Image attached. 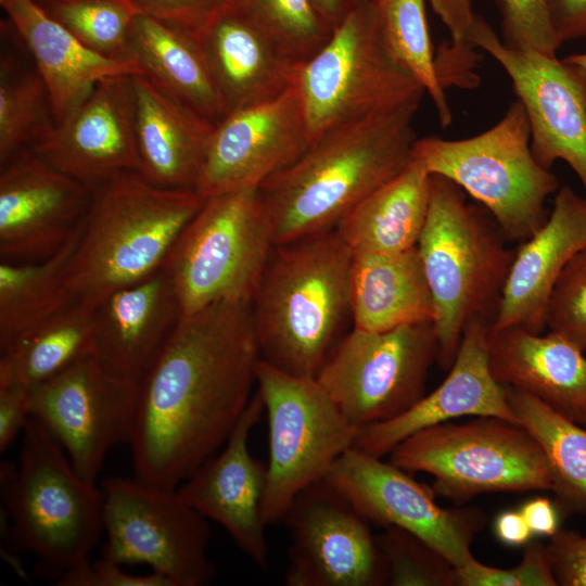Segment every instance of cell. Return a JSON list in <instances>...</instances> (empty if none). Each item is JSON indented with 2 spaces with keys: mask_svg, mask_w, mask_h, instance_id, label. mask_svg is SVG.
I'll return each instance as SVG.
<instances>
[{
  "mask_svg": "<svg viewBox=\"0 0 586 586\" xmlns=\"http://www.w3.org/2000/svg\"><path fill=\"white\" fill-rule=\"evenodd\" d=\"M258 360L251 304L181 316L139 381L135 476L176 489L218 453L251 402Z\"/></svg>",
  "mask_w": 586,
  "mask_h": 586,
  "instance_id": "cell-1",
  "label": "cell"
},
{
  "mask_svg": "<svg viewBox=\"0 0 586 586\" xmlns=\"http://www.w3.org/2000/svg\"><path fill=\"white\" fill-rule=\"evenodd\" d=\"M423 95L336 126L311 141L258 191L273 243L334 229L360 201L396 177L418 139L413 118Z\"/></svg>",
  "mask_w": 586,
  "mask_h": 586,
  "instance_id": "cell-2",
  "label": "cell"
},
{
  "mask_svg": "<svg viewBox=\"0 0 586 586\" xmlns=\"http://www.w3.org/2000/svg\"><path fill=\"white\" fill-rule=\"evenodd\" d=\"M353 260L335 228L273 245L251 304L262 360L317 378L353 327Z\"/></svg>",
  "mask_w": 586,
  "mask_h": 586,
  "instance_id": "cell-3",
  "label": "cell"
},
{
  "mask_svg": "<svg viewBox=\"0 0 586 586\" xmlns=\"http://www.w3.org/2000/svg\"><path fill=\"white\" fill-rule=\"evenodd\" d=\"M203 202L193 189L162 188L138 171L115 175L93 187L68 265L75 300L94 306L162 269Z\"/></svg>",
  "mask_w": 586,
  "mask_h": 586,
  "instance_id": "cell-4",
  "label": "cell"
},
{
  "mask_svg": "<svg viewBox=\"0 0 586 586\" xmlns=\"http://www.w3.org/2000/svg\"><path fill=\"white\" fill-rule=\"evenodd\" d=\"M489 212L451 180L431 175L430 206L417 247L434 301L437 364L451 367L467 324H491L515 255Z\"/></svg>",
  "mask_w": 586,
  "mask_h": 586,
  "instance_id": "cell-5",
  "label": "cell"
},
{
  "mask_svg": "<svg viewBox=\"0 0 586 586\" xmlns=\"http://www.w3.org/2000/svg\"><path fill=\"white\" fill-rule=\"evenodd\" d=\"M17 467L4 468L1 497L16 543L58 573L89 559L103 531L104 495L84 480L48 429L29 416Z\"/></svg>",
  "mask_w": 586,
  "mask_h": 586,
  "instance_id": "cell-6",
  "label": "cell"
},
{
  "mask_svg": "<svg viewBox=\"0 0 586 586\" xmlns=\"http://www.w3.org/2000/svg\"><path fill=\"white\" fill-rule=\"evenodd\" d=\"M411 157L485 207L509 242L522 243L546 221V200L559 180L535 158L531 129L517 100L487 130L466 139H417Z\"/></svg>",
  "mask_w": 586,
  "mask_h": 586,
  "instance_id": "cell-7",
  "label": "cell"
},
{
  "mask_svg": "<svg viewBox=\"0 0 586 586\" xmlns=\"http://www.w3.org/2000/svg\"><path fill=\"white\" fill-rule=\"evenodd\" d=\"M273 245L258 187L205 198L162 267L182 316L218 303L252 304Z\"/></svg>",
  "mask_w": 586,
  "mask_h": 586,
  "instance_id": "cell-8",
  "label": "cell"
},
{
  "mask_svg": "<svg viewBox=\"0 0 586 586\" xmlns=\"http://www.w3.org/2000/svg\"><path fill=\"white\" fill-rule=\"evenodd\" d=\"M390 461L433 476V491L456 504L495 492L551 491L547 458L531 433L492 416L422 429L397 444Z\"/></svg>",
  "mask_w": 586,
  "mask_h": 586,
  "instance_id": "cell-9",
  "label": "cell"
},
{
  "mask_svg": "<svg viewBox=\"0 0 586 586\" xmlns=\"http://www.w3.org/2000/svg\"><path fill=\"white\" fill-rule=\"evenodd\" d=\"M295 85L311 141L336 126L425 93L392 55L374 0L354 5L323 47L301 65Z\"/></svg>",
  "mask_w": 586,
  "mask_h": 586,
  "instance_id": "cell-10",
  "label": "cell"
},
{
  "mask_svg": "<svg viewBox=\"0 0 586 586\" xmlns=\"http://www.w3.org/2000/svg\"><path fill=\"white\" fill-rule=\"evenodd\" d=\"M255 377L269 426L263 517L270 525L282 520L301 491L326 479L354 447L358 430L317 379L290 374L260 358Z\"/></svg>",
  "mask_w": 586,
  "mask_h": 586,
  "instance_id": "cell-11",
  "label": "cell"
},
{
  "mask_svg": "<svg viewBox=\"0 0 586 586\" xmlns=\"http://www.w3.org/2000/svg\"><path fill=\"white\" fill-rule=\"evenodd\" d=\"M103 557L124 564H143L173 586H206L217 571L208 556L207 519L176 489L138 477H106Z\"/></svg>",
  "mask_w": 586,
  "mask_h": 586,
  "instance_id": "cell-12",
  "label": "cell"
},
{
  "mask_svg": "<svg viewBox=\"0 0 586 586\" xmlns=\"http://www.w3.org/2000/svg\"><path fill=\"white\" fill-rule=\"evenodd\" d=\"M437 353L433 323L386 331L352 328L316 379L359 431L390 421L417 404L424 396Z\"/></svg>",
  "mask_w": 586,
  "mask_h": 586,
  "instance_id": "cell-13",
  "label": "cell"
},
{
  "mask_svg": "<svg viewBox=\"0 0 586 586\" xmlns=\"http://www.w3.org/2000/svg\"><path fill=\"white\" fill-rule=\"evenodd\" d=\"M139 393L138 381L88 354L30 391L29 416L61 444L78 475L95 482L111 448L132 438Z\"/></svg>",
  "mask_w": 586,
  "mask_h": 586,
  "instance_id": "cell-14",
  "label": "cell"
},
{
  "mask_svg": "<svg viewBox=\"0 0 586 586\" xmlns=\"http://www.w3.org/2000/svg\"><path fill=\"white\" fill-rule=\"evenodd\" d=\"M470 41L509 76L528 120L537 162L551 169L557 161H564L586 195V72L535 49L507 47L480 15Z\"/></svg>",
  "mask_w": 586,
  "mask_h": 586,
  "instance_id": "cell-15",
  "label": "cell"
},
{
  "mask_svg": "<svg viewBox=\"0 0 586 586\" xmlns=\"http://www.w3.org/2000/svg\"><path fill=\"white\" fill-rule=\"evenodd\" d=\"M324 480L368 522L418 536L455 568L473 556L471 544L486 523L479 508H442L432 487L355 447L334 462Z\"/></svg>",
  "mask_w": 586,
  "mask_h": 586,
  "instance_id": "cell-16",
  "label": "cell"
},
{
  "mask_svg": "<svg viewBox=\"0 0 586 586\" xmlns=\"http://www.w3.org/2000/svg\"><path fill=\"white\" fill-rule=\"evenodd\" d=\"M281 521L291 538L286 585H387L369 522L328 481L301 491Z\"/></svg>",
  "mask_w": 586,
  "mask_h": 586,
  "instance_id": "cell-17",
  "label": "cell"
},
{
  "mask_svg": "<svg viewBox=\"0 0 586 586\" xmlns=\"http://www.w3.org/2000/svg\"><path fill=\"white\" fill-rule=\"evenodd\" d=\"M311 138L295 82L279 95L228 113L216 126L195 186L203 198L259 187L293 164Z\"/></svg>",
  "mask_w": 586,
  "mask_h": 586,
  "instance_id": "cell-18",
  "label": "cell"
},
{
  "mask_svg": "<svg viewBox=\"0 0 586 586\" xmlns=\"http://www.w3.org/2000/svg\"><path fill=\"white\" fill-rule=\"evenodd\" d=\"M93 188L30 149L1 163L0 260L29 263L54 255L82 222Z\"/></svg>",
  "mask_w": 586,
  "mask_h": 586,
  "instance_id": "cell-19",
  "label": "cell"
},
{
  "mask_svg": "<svg viewBox=\"0 0 586 586\" xmlns=\"http://www.w3.org/2000/svg\"><path fill=\"white\" fill-rule=\"evenodd\" d=\"M265 411L257 391L222 449L204 461L177 492L207 520L221 525L262 570L269 569L263 517L267 464L250 453L249 438Z\"/></svg>",
  "mask_w": 586,
  "mask_h": 586,
  "instance_id": "cell-20",
  "label": "cell"
},
{
  "mask_svg": "<svg viewBox=\"0 0 586 586\" xmlns=\"http://www.w3.org/2000/svg\"><path fill=\"white\" fill-rule=\"evenodd\" d=\"M30 150L92 188L115 175L139 171L131 76L99 82Z\"/></svg>",
  "mask_w": 586,
  "mask_h": 586,
  "instance_id": "cell-21",
  "label": "cell"
},
{
  "mask_svg": "<svg viewBox=\"0 0 586 586\" xmlns=\"http://www.w3.org/2000/svg\"><path fill=\"white\" fill-rule=\"evenodd\" d=\"M489 324L479 318L471 320L445 380L403 415L360 429L354 447L383 458L409 435L460 417L492 416L520 424L505 386L496 381L489 367Z\"/></svg>",
  "mask_w": 586,
  "mask_h": 586,
  "instance_id": "cell-22",
  "label": "cell"
},
{
  "mask_svg": "<svg viewBox=\"0 0 586 586\" xmlns=\"http://www.w3.org/2000/svg\"><path fill=\"white\" fill-rule=\"evenodd\" d=\"M585 250L586 195L563 186L556 192L546 221L515 250L489 327H521L543 333L546 307L555 283L568 263Z\"/></svg>",
  "mask_w": 586,
  "mask_h": 586,
  "instance_id": "cell-23",
  "label": "cell"
},
{
  "mask_svg": "<svg viewBox=\"0 0 586 586\" xmlns=\"http://www.w3.org/2000/svg\"><path fill=\"white\" fill-rule=\"evenodd\" d=\"M182 313L163 269L93 306L91 355L109 372L140 381Z\"/></svg>",
  "mask_w": 586,
  "mask_h": 586,
  "instance_id": "cell-24",
  "label": "cell"
},
{
  "mask_svg": "<svg viewBox=\"0 0 586 586\" xmlns=\"http://www.w3.org/2000/svg\"><path fill=\"white\" fill-rule=\"evenodd\" d=\"M196 36L227 114L295 82L301 65L232 3L219 7Z\"/></svg>",
  "mask_w": 586,
  "mask_h": 586,
  "instance_id": "cell-25",
  "label": "cell"
},
{
  "mask_svg": "<svg viewBox=\"0 0 586 586\" xmlns=\"http://www.w3.org/2000/svg\"><path fill=\"white\" fill-rule=\"evenodd\" d=\"M487 340L498 383L533 395L586 428V357L581 348L557 332L521 327H488Z\"/></svg>",
  "mask_w": 586,
  "mask_h": 586,
  "instance_id": "cell-26",
  "label": "cell"
},
{
  "mask_svg": "<svg viewBox=\"0 0 586 586\" xmlns=\"http://www.w3.org/2000/svg\"><path fill=\"white\" fill-rule=\"evenodd\" d=\"M0 3L33 55L47 88L55 124L102 80L143 74L132 59L106 56L85 46L35 0H2Z\"/></svg>",
  "mask_w": 586,
  "mask_h": 586,
  "instance_id": "cell-27",
  "label": "cell"
},
{
  "mask_svg": "<svg viewBox=\"0 0 586 586\" xmlns=\"http://www.w3.org/2000/svg\"><path fill=\"white\" fill-rule=\"evenodd\" d=\"M131 86L138 173L162 188L194 190L216 125L143 74Z\"/></svg>",
  "mask_w": 586,
  "mask_h": 586,
  "instance_id": "cell-28",
  "label": "cell"
},
{
  "mask_svg": "<svg viewBox=\"0 0 586 586\" xmlns=\"http://www.w3.org/2000/svg\"><path fill=\"white\" fill-rule=\"evenodd\" d=\"M351 304L355 329L386 331L433 323L434 301L418 247L354 254Z\"/></svg>",
  "mask_w": 586,
  "mask_h": 586,
  "instance_id": "cell-29",
  "label": "cell"
},
{
  "mask_svg": "<svg viewBox=\"0 0 586 586\" xmlns=\"http://www.w3.org/2000/svg\"><path fill=\"white\" fill-rule=\"evenodd\" d=\"M127 56L164 92L215 125L227 115L196 33L138 14L130 29Z\"/></svg>",
  "mask_w": 586,
  "mask_h": 586,
  "instance_id": "cell-30",
  "label": "cell"
},
{
  "mask_svg": "<svg viewBox=\"0 0 586 586\" xmlns=\"http://www.w3.org/2000/svg\"><path fill=\"white\" fill-rule=\"evenodd\" d=\"M430 193L431 175L411 157L396 177L354 206L335 230L353 254L409 250L424 228Z\"/></svg>",
  "mask_w": 586,
  "mask_h": 586,
  "instance_id": "cell-31",
  "label": "cell"
},
{
  "mask_svg": "<svg viewBox=\"0 0 586 586\" xmlns=\"http://www.w3.org/2000/svg\"><path fill=\"white\" fill-rule=\"evenodd\" d=\"M81 225L54 255L46 259L29 263L0 260V352L75 300L67 276Z\"/></svg>",
  "mask_w": 586,
  "mask_h": 586,
  "instance_id": "cell-32",
  "label": "cell"
},
{
  "mask_svg": "<svg viewBox=\"0 0 586 586\" xmlns=\"http://www.w3.org/2000/svg\"><path fill=\"white\" fill-rule=\"evenodd\" d=\"M93 306L74 300L1 352L0 385L33 390L91 354Z\"/></svg>",
  "mask_w": 586,
  "mask_h": 586,
  "instance_id": "cell-33",
  "label": "cell"
},
{
  "mask_svg": "<svg viewBox=\"0 0 586 586\" xmlns=\"http://www.w3.org/2000/svg\"><path fill=\"white\" fill-rule=\"evenodd\" d=\"M520 424L542 447L551 472L560 513L586 512V428L564 418L521 390L505 386Z\"/></svg>",
  "mask_w": 586,
  "mask_h": 586,
  "instance_id": "cell-34",
  "label": "cell"
},
{
  "mask_svg": "<svg viewBox=\"0 0 586 586\" xmlns=\"http://www.w3.org/2000/svg\"><path fill=\"white\" fill-rule=\"evenodd\" d=\"M377 2L382 33L392 55L430 95L442 127H448L453 113L438 76L424 0Z\"/></svg>",
  "mask_w": 586,
  "mask_h": 586,
  "instance_id": "cell-35",
  "label": "cell"
},
{
  "mask_svg": "<svg viewBox=\"0 0 586 586\" xmlns=\"http://www.w3.org/2000/svg\"><path fill=\"white\" fill-rule=\"evenodd\" d=\"M55 125L47 88L37 73L13 74L2 59L0 79V162L33 148Z\"/></svg>",
  "mask_w": 586,
  "mask_h": 586,
  "instance_id": "cell-36",
  "label": "cell"
},
{
  "mask_svg": "<svg viewBox=\"0 0 586 586\" xmlns=\"http://www.w3.org/2000/svg\"><path fill=\"white\" fill-rule=\"evenodd\" d=\"M294 62L302 65L328 41L332 28L313 0H231Z\"/></svg>",
  "mask_w": 586,
  "mask_h": 586,
  "instance_id": "cell-37",
  "label": "cell"
},
{
  "mask_svg": "<svg viewBox=\"0 0 586 586\" xmlns=\"http://www.w3.org/2000/svg\"><path fill=\"white\" fill-rule=\"evenodd\" d=\"M39 5L93 51L128 58L129 34L138 15L129 0H52Z\"/></svg>",
  "mask_w": 586,
  "mask_h": 586,
  "instance_id": "cell-38",
  "label": "cell"
},
{
  "mask_svg": "<svg viewBox=\"0 0 586 586\" xmlns=\"http://www.w3.org/2000/svg\"><path fill=\"white\" fill-rule=\"evenodd\" d=\"M391 586H456V568L418 536L384 526L375 536Z\"/></svg>",
  "mask_w": 586,
  "mask_h": 586,
  "instance_id": "cell-39",
  "label": "cell"
},
{
  "mask_svg": "<svg viewBox=\"0 0 586 586\" xmlns=\"http://www.w3.org/2000/svg\"><path fill=\"white\" fill-rule=\"evenodd\" d=\"M545 324L586 352V250L568 263L555 283Z\"/></svg>",
  "mask_w": 586,
  "mask_h": 586,
  "instance_id": "cell-40",
  "label": "cell"
},
{
  "mask_svg": "<svg viewBox=\"0 0 586 586\" xmlns=\"http://www.w3.org/2000/svg\"><path fill=\"white\" fill-rule=\"evenodd\" d=\"M456 586H558L548 552L539 540H530L518 565L498 569L471 556L456 568Z\"/></svg>",
  "mask_w": 586,
  "mask_h": 586,
  "instance_id": "cell-41",
  "label": "cell"
},
{
  "mask_svg": "<svg viewBox=\"0 0 586 586\" xmlns=\"http://www.w3.org/2000/svg\"><path fill=\"white\" fill-rule=\"evenodd\" d=\"M501 41L510 48H531L556 55L560 47L550 18L549 0H495Z\"/></svg>",
  "mask_w": 586,
  "mask_h": 586,
  "instance_id": "cell-42",
  "label": "cell"
},
{
  "mask_svg": "<svg viewBox=\"0 0 586 586\" xmlns=\"http://www.w3.org/2000/svg\"><path fill=\"white\" fill-rule=\"evenodd\" d=\"M429 1L451 37L449 47L440 49V60L456 74L472 72L476 64V54L470 35L477 14L472 10L471 0Z\"/></svg>",
  "mask_w": 586,
  "mask_h": 586,
  "instance_id": "cell-43",
  "label": "cell"
},
{
  "mask_svg": "<svg viewBox=\"0 0 586 586\" xmlns=\"http://www.w3.org/2000/svg\"><path fill=\"white\" fill-rule=\"evenodd\" d=\"M56 582L61 586H173L155 572L143 576L128 574L120 564L106 557L93 562L87 559L66 570Z\"/></svg>",
  "mask_w": 586,
  "mask_h": 586,
  "instance_id": "cell-44",
  "label": "cell"
},
{
  "mask_svg": "<svg viewBox=\"0 0 586 586\" xmlns=\"http://www.w3.org/2000/svg\"><path fill=\"white\" fill-rule=\"evenodd\" d=\"M560 586H586V534L559 528L547 545Z\"/></svg>",
  "mask_w": 586,
  "mask_h": 586,
  "instance_id": "cell-45",
  "label": "cell"
},
{
  "mask_svg": "<svg viewBox=\"0 0 586 586\" xmlns=\"http://www.w3.org/2000/svg\"><path fill=\"white\" fill-rule=\"evenodd\" d=\"M136 12L198 33L221 7L218 0H129Z\"/></svg>",
  "mask_w": 586,
  "mask_h": 586,
  "instance_id": "cell-46",
  "label": "cell"
},
{
  "mask_svg": "<svg viewBox=\"0 0 586 586\" xmlns=\"http://www.w3.org/2000/svg\"><path fill=\"white\" fill-rule=\"evenodd\" d=\"M30 391L18 385H0V451L23 431L29 417Z\"/></svg>",
  "mask_w": 586,
  "mask_h": 586,
  "instance_id": "cell-47",
  "label": "cell"
},
{
  "mask_svg": "<svg viewBox=\"0 0 586 586\" xmlns=\"http://www.w3.org/2000/svg\"><path fill=\"white\" fill-rule=\"evenodd\" d=\"M549 11L560 46L586 37V0H549Z\"/></svg>",
  "mask_w": 586,
  "mask_h": 586,
  "instance_id": "cell-48",
  "label": "cell"
},
{
  "mask_svg": "<svg viewBox=\"0 0 586 586\" xmlns=\"http://www.w3.org/2000/svg\"><path fill=\"white\" fill-rule=\"evenodd\" d=\"M533 535L552 537L559 531L560 511L547 497H534L520 508Z\"/></svg>",
  "mask_w": 586,
  "mask_h": 586,
  "instance_id": "cell-49",
  "label": "cell"
},
{
  "mask_svg": "<svg viewBox=\"0 0 586 586\" xmlns=\"http://www.w3.org/2000/svg\"><path fill=\"white\" fill-rule=\"evenodd\" d=\"M494 535L512 548L525 546L534 536L520 509L501 511L494 521Z\"/></svg>",
  "mask_w": 586,
  "mask_h": 586,
  "instance_id": "cell-50",
  "label": "cell"
},
{
  "mask_svg": "<svg viewBox=\"0 0 586 586\" xmlns=\"http://www.w3.org/2000/svg\"><path fill=\"white\" fill-rule=\"evenodd\" d=\"M359 0H313L323 21L333 29Z\"/></svg>",
  "mask_w": 586,
  "mask_h": 586,
  "instance_id": "cell-51",
  "label": "cell"
},
{
  "mask_svg": "<svg viewBox=\"0 0 586 586\" xmlns=\"http://www.w3.org/2000/svg\"><path fill=\"white\" fill-rule=\"evenodd\" d=\"M563 60L583 68L586 72V53L571 54Z\"/></svg>",
  "mask_w": 586,
  "mask_h": 586,
  "instance_id": "cell-52",
  "label": "cell"
},
{
  "mask_svg": "<svg viewBox=\"0 0 586 586\" xmlns=\"http://www.w3.org/2000/svg\"><path fill=\"white\" fill-rule=\"evenodd\" d=\"M231 0H218V2L220 3V5H225V4H228Z\"/></svg>",
  "mask_w": 586,
  "mask_h": 586,
  "instance_id": "cell-53",
  "label": "cell"
},
{
  "mask_svg": "<svg viewBox=\"0 0 586 586\" xmlns=\"http://www.w3.org/2000/svg\"><path fill=\"white\" fill-rule=\"evenodd\" d=\"M38 4H43L46 2L52 1V0H35Z\"/></svg>",
  "mask_w": 586,
  "mask_h": 586,
  "instance_id": "cell-54",
  "label": "cell"
},
{
  "mask_svg": "<svg viewBox=\"0 0 586 586\" xmlns=\"http://www.w3.org/2000/svg\"><path fill=\"white\" fill-rule=\"evenodd\" d=\"M374 1H379V0H374Z\"/></svg>",
  "mask_w": 586,
  "mask_h": 586,
  "instance_id": "cell-55",
  "label": "cell"
},
{
  "mask_svg": "<svg viewBox=\"0 0 586 586\" xmlns=\"http://www.w3.org/2000/svg\"><path fill=\"white\" fill-rule=\"evenodd\" d=\"M0 1H2V0H0Z\"/></svg>",
  "mask_w": 586,
  "mask_h": 586,
  "instance_id": "cell-56",
  "label": "cell"
}]
</instances>
